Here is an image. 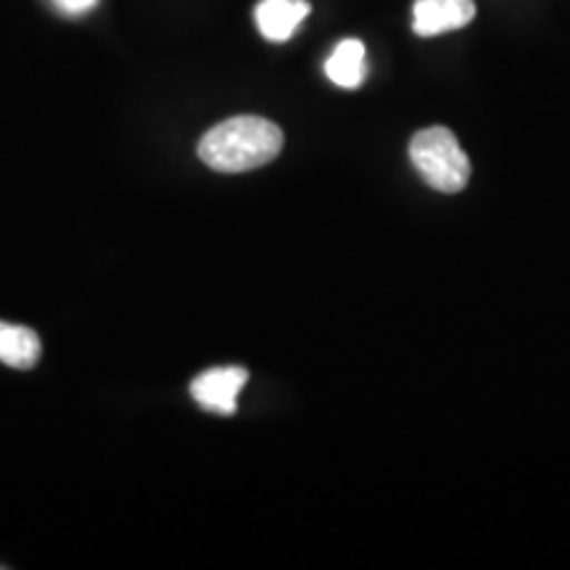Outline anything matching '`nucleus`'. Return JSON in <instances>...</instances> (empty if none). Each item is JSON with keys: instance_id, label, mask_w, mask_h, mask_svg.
I'll return each instance as SVG.
<instances>
[{"instance_id": "obj_7", "label": "nucleus", "mask_w": 570, "mask_h": 570, "mask_svg": "<svg viewBox=\"0 0 570 570\" xmlns=\"http://www.w3.org/2000/svg\"><path fill=\"white\" fill-rule=\"evenodd\" d=\"M40 338L32 327L0 323V362L13 370H30L40 360Z\"/></svg>"}, {"instance_id": "obj_1", "label": "nucleus", "mask_w": 570, "mask_h": 570, "mask_svg": "<svg viewBox=\"0 0 570 570\" xmlns=\"http://www.w3.org/2000/svg\"><path fill=\"white\" fill-rule=\"evenodd\" d=\"M283 151V130L265 117L240 114L212 127L198 142V159L217 173L238 175L265 167Z\"/></svg>"}, {"instance_id": "obj_3", "label": "nucleus", "mask_w": 570, "mask_h": 570, "mask_svg": "<svg viewBox=\"0 0 570 570\" xmlns=\"http://www.w3.org/2000/svg\"><path fill=\"white\" fill-rule=\"evenodd\" d=\"M248 383V370L244 367H214L206 370L190 383V396L206 412L233 415L238 410V394Z\"/></svg>"}, {"instance_id": "obj_4", "label": "nucleus", "mask_w": 570, "mask_h": 570, "mask_svg": "<svg viewBox=\"0 0 570 570\" xmlns=\"http://www.w3.org/2000/svg\"><path fill=\"white\" fill-rule=\"evenodd\" d=\"M475 19L473 0H415L412 9V30L420 38H436V35L462 30Z\"/></svg>"}, {"instance_id": "obj_8", "label": "nucleus", "mask_w": 570, "mask_h": 570, "mask_svg": "<svg viewBox=\"0 0 570 570\" xmlns=\"http://www.w3.org/2000/svg\"><path fill=\"white\" fill-rule=\"evenodd\" d=\"M56 6L67 13H82V11L92 9V6H96V0H56Z\"/></svg>"}, {"instance_id": "obj_5", "label": "nucleus", "mask_w": 570, "mask_h": 570, "mask_svg": "<svg viewBox=\"0 0 570 570\" xmlns=\"http://www.w3.org/2000/svg\"><path fill=\"white\" fill-rule=\"evenodd\" d=\"M312 6L306 0H259L254 17L262 38L269 42H285L294 38L298 24L309 17Z\"/></svg>"}, {"instance_id": "obj_2", "label": "nucleus", "mask_w": 570, "mask_h": 570, "mask_svg": "<svg viewBox=\"0 0 570 570\" xmlns=\"http://www.w3.org/2000/svg\"><path fill=\"white\" fill-rule=\"evenodd\" d=\"M410 159L439 194H460L470 180V159L449 127L420 130L410 142Z\"/></svg>"}, {"instance_id": "obj_6", "label": "nucleus", "mask_w": 570, "mask_h": 570, "mask_svg": "<svg viewBox=\"0 0 570 570\" xmlns=\"http://www.w3.org/2000/svg\"><path fill=\"white\" fill-rule=\"evenodd\" d=\"M325 75H327V80L344 90L360 88V85L365 82V75H367L365 46H362V40H354V38L341 40L338 46L333 48V53L327 56Z\"/></svg>"}]
</instances>
